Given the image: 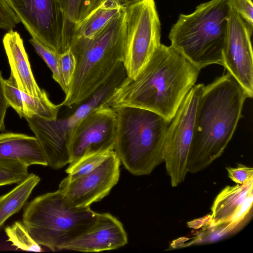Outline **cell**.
Here are the masks:
<instances>
[{
	"instance_id": "cell-1",
	"label": "cell",
	"mask_w": 253,
	"mask_h": 253,
	"mask_svg": "<svg viewBox=\"0 0 253 253\" xmlns=\"http://www.w3.org/2000/svg\"><path fill=\"white\" fill-rule=\"evenodd\" d=\"M199 71L171 46L161 43L140 72L134 79L126 77L105 105L114 110L147 109L170 123Z\"/></svg>"
},
{
	"instance_id": "cell-2",
	"label": "cell",
	"mask_w": 253,
	"mask_h": 253,
	"mask_svg": "<svg viewBox=\"0 0 253 253\" xmlns=\"http://www.w3.org/2000/svg\"><path fill=\"white\" fill-rule=\"evenodd\" d=\"M248 95L229 72L204 86L194 119L188 172L203 170L220 157L232 138Z\"/></svg>"
},
{
	"instance_id": "cell-3",
	"label": "cell",
	"mask_w": 253,
	"mask_h": 253,
	"mask_svg": "<svg viewBox=\"0 0 253 253\" xmlns=\"http://www.w3.org/2000/svg\"><path fill=\"white\" fill-rule=\"evenodd\" d=\"M125 40L124 8L91 37L73 38L69 49L76 69L60 107L82 103L106 82L123 63Z\"/></svg>"
},
{
	"instance_id": "cell-4",
	"label": "cell",
	"mask_w": 253,
	"mask_h": 253,
	"mask_svg": "<svg viewBox=\"0 0 253 253\" xmlns=\"http://www.w3.org/2000/svg\"><path fill=\"white\" fill-rule=\"evenodd\" d=\"M230 9L227 0H211L191 14H180L169 34L170 46L199 70L223 66Z\"/></svg>"
},
{
	"instance_id": "cell-5",
	"label": "cell",
	"mask_w": 253,
	"mask_h": 253,
	"mask_svg": "<svg viewBox=\"0 0 253 253\" xmlns=\"http://www.w3.org/2000/svg\"><path fill=\"white\" fill-rule=\"evenodd\" d=\"M115 110L117 130L114 151L133 175L150 174L164 162L169 123L159 114L141 108L122 106Z\"/></svg>"
},
{
	"instance_id": "cell-6",
	"label": "cell",
	"mask_w": 253,
	"mask_h": 253,
	"mask_svg": "<svg viewBox=\"0 0 253 253\" xmlns=\"http://www.w3.org/2000/svg\"><path fill=\"white\" fill-rule=\"evenodd\" d=\"M97 215L90 207L67 206L58 190L26 203L22 222L38 244L56 251L88 229Z\"/></svg>"
},
{
	"instance_id": "cell-7",
	"label": "cell",
	"mask_w": 253,
	"mask_h": 253,
	"mask_svg": "<svg viewBox=\"0 0 253 253\" xmlns=\"http://www.w3.org/2000/svg\"><path fill=\"white\" fill-rule=\"evenodd\" d=\"M123 65L134 79L161 44V23L154 0H141L126 8Z\"/></svg>"
},
{
	"instance_id": "cell-8",
	"label": "cell",
	"mask_w": 253,
	"mask_h": 253,
	"mask_svg": "<svg viewBox=\"0 0 253 253\" xmlns=\"http://www.w3.org/2000/svg\"><path fill=\"white\" fill-rule=\"evenodd\" d=\"M204 84L194 85L169 123L165 143L164 162L172 187L183 182L188 173V156L194 129L197 104Z\"/></svg>"
},
{
	"instance_id": "cell-9",
	"label": "cell",
	"mask_w": 253,
	"mask_h": 253,
	"mask_svg": "<svg viewBox=\"0 0 253 253\" xmlns=\"http://www.w3.org/2000/svg\"><path fill=\"white\" fill-rule=\"evenodd\" d=\"M32 37L51 50H69L59 0H5Z\"/></svg>"
},
{
	"instance_id": "cell-10",
	"label": "cell",
	"mask_w": 253,
	"mask_h": 253,
	"mask_svg": "<svg viewBox=\"0 0 253 253\" xmlns=\"http://www.w3.org/2000/svg\"><path fill=\"white\" fill-rule=\"evenodd\" d=\"M116 130L117 114L113 108L104 105L89 113L70 133L69 164L91 154L114 150Z\"/></svg>"
},
{
	"instance_id": "cell-11",
	"label": "cell",
	"mask_w": 253,
	"mask_h": 253,
	"mask_svg": "<svg viewBox=\"0 0 253 253\" xmlns=\"http://www.w3.org/2000/svg\"><path fill=\"white\" fill-rule=\"evenodd\" d=\"M121 161L114 150L93 171L72 177L68 175L59 185L64 203L72 208L88 207L108 195L118 183Z\"/></svg>"
},
{
	"instance_id": "cell-12",
	"label": "cell",
	"mask_w": 253,
	"mask_h": 253,
	"mask_svg": "<svg viewBox=\"0 0 253 253\" xmlns=\"http://www.w3.org/2000/svg\"><path fill=\"white\" fill-rule=\"evenodd\" d=\"M252 33L239 14L230 8L223 66L244 88L248 98L253 96Z\"/></svg>"
},
{
	"instance_id": "cell-13",
	"label": "cell",
	"mask_w": 253,
	"mask_h": 253,
	"mask_svg": "<svg viewBox=\"0 0 253 253\" xmlns=\"http://www.w3.org/2000/svg\"><path fill=\"white\" fill-rule=\"evenodd\" d=\"M253 203V177L242 184L226 186L212 205L210 226L223 235L237 232L251 218Z\"/></svg>"
},
{
	"instance_id": "cell-14",
	"label": "cell",
	"mask_w": 253,
	"mask_h": 253,
	"mask_svg": "<svg viewBox=\"0 0 253 253\" xmlns=\"http://www.w3.org/2000/svg\"><path fill=\"white\" fill-rule=\"evenodd\" d=\"M127 243V235L121 222L109 213H97L92 226L62 250L98 252L117 249Z\"/></svg>"
},
{
	"instance_id": "cell-15",
	"label": "cell",
	"mask_w": 253,
	"mask_h": 253,
	"mask_svg": "<svg viewBox=\"0 0 253 253\" xmlns=\"http://www.w3.org/2000/svg\"><path fill=\"white\" fill-rule=\"evenodd\" d=\"M126 77V72L122 63L106 82L90 97L81 103L69 117L46 120L44 125L52 138L62 145H66L73 127L89 113L104 105Z\"/></svg>"
},
{
	"instance_id": "cell-16",
	"label": "cell",
	"mask_w": 253,
	"mask_h": 253,
	"mask_svg": "<svg viewBox=\"0 0 253 253\" xmlns=\"http://www.w3.org/2000/svg\"><path fill=\"white\" fill-rule=\"evenodd\" d=\"M3 47L12 74L19 89L38 97L48 96L41 89L33 76L23 41L19 34L13 30L8 31L2 39Z\"/></svg>"
},
{
	"instance_id": "cell-17",
	"label": "cell",
	"mask_w": 253,
	"mask_h": 253,
	"mask_svg": "<svg viewBox=\"0 0 253 253\" xmlns=\"http://www.w3.org/2000/svg\"><path fill=\"white\" fill-rule=\"evenodd\" d=\"M16 161L27 166H47L44 152L36 136L8 132L0 134V161Z\"/></svg>"
},
{
	"instance_id": "cell-18",
	"label": "cell",
	"mask_w": 253,
	"mask_h": 253,
	"mask_svg": "<svg viewBox=\"0 0 253 253\" xmlns=\"http://www.w3.org/2000/svg\"><path fill=\"white\" fill-rule=\"evenodd\" d=\"M5 94L9 106L20 117L37 116L50 120L57 118L59 105L53 104L48 96L38 97L20 91L12 74L4 80Z\"/></svg>"
},
{
	"instance_id": "cell-19",
	"label": "cell",
	"mask_w": 253,
	"mask_h": 253,
	"mask_svg": "<svg viewBox=\"0 0 253 253\" xmlns=\"http://www.w3.org/2000/svg\"><path fill=\"white\" fill-rule=\"evenodd\" d=\"M40 181L39 176L30 173L24 180L10 191L0 196V228L8 218L25 206Z\"/></svg>"
},
{
	"instance_id": "cell-20",
	"label": "cell",
	"mask_w": 253,
	"mask_h": 253,
	"mask_svg": "<svg viewBox=\"0 0 253 253\" xmlns=\"http://www.w3.org/2000/svg\"><path fill=\"white\" fill-rule=\"evenodd\" d=\"M122 9L115 0H104L76 26L73 38L91 37L115 17Z\"/></svg>"
},
{
	"instance_id": "cell-21",
	"label": "cell",
	"mask_w": 253,
	"mask_h": 253,
	"mask_svg": "<svg viewBox=\"0 0 253 253\" xmlns=\"http://www.w3.org/2000/svg\"><path fill=\"white\" fill-rule=\"evenodd\" d=\"M5 232L8 237V241L11 245L25 251L42 252L40 245L38 244L31 236L23 222H15L11 226L5 228Z\"/></svg>"
},
{
	"instance_id": "cell-22",
	"label": "cell",
	"mask_w": 253,
	"mask_h": 253,
	"mask_svg": "<svg viewBox=\"0 0 253 253\" xmlns=\"http://www.w3.org/2000/svg\"><path fill=\"white\" fill-rule=\"evenodd\" d=\"M28 166L16 161H0V186L19 184L29 175Z\"/></svg>"
},
{
	"instance_id": "cell-23",
	"label": "cell",
	"mask_w": 253,
	"mask_h": 253,
	"mask_svg": "<svg viewBox=\"0 0 253 253\" xmlns=\"http://www.w3.org/2000/svg\"><path fill=\"white\" fill-rule=\"evenodd\" d=\"M111 151L91 154L80 159L74 163L69 164L66 172L72 177L80 176L89 173L100 166L106 159Z\"/></svg>"
},
{
	"instance_id": "cell-24",
	"label": "cell",
	"mask_w": 253,
	"mask_h": 253,
	"mask_svg": "<svg viewBox=\"0 0 253 253\" xmlns=\"http://www.w3.org/2000/svg\"><path fill=\"white\" fill-rule=\"evenodd\" d=\"M65 19V34L70 48L74 32L79 20L82 0H59Z\"/></svg>"
},
{
	"instance_id": "cell-25",
	"label": "cell",
	"mask_w": 253,
	"mask_h": 253,
	"mask_svg": "<svg viewBox=\"0 0 253 253\" xmlns=\"http://www.w3.org/2000/svg\"><path fill=\"white\" fill-rule=\"evenodd\" d=\"M29 42L51 70L53 79L58 84L65 93V87L60 72L59 54L47 47L33 37L29 40Z\"/></svg>"
},
{
	"instance_id": "cell-26",
	"label": "cell",
	"mask_w": 253,
	"mask_h": 253,
	"mask_svg": "<svg viewBox=\"0 0 253 253\" xmlns=\"http://www.w3.org/2000/svg\"><path fill=\"white\" fill-rule=\"evenodd\" d=\"M59 65L60 74L65 87L66 94L72 82L76 66L75 58L70 49L59 54Z\"/></svg>"
},
{
	"instance_id": "cell-27",
	"label": "cell",
	"mask_w": 253,
	"mask_h": 253,
	"mask_svg": "<svg viewBox=\"0 0 253 253\" xmlns=\"http://www.w3.org/2000/svg\"><path fill=\"white\" fill-rule=\"evenodd\" d=\"M230 7L237 13L249 28L253 30V6L252 0H227Z\"/></svg>"
},
{
	"instance_id": "cell-28",
	"label": "cell",
	"mask_w": 253,
	"mask_h": 253,
	"mask_svg": "<svg viewBox=\"0 0 253 253\" xmlns=\"http://www.w3.org/2000/svg\"><path fill=\"white\" fill-rule=\"evenodd\" d=\"M20 22L5 0H0V29L13 30Z\"/></svg>"
},
{
	"instance_id": "cell-29",
	"label": "cell",
	"mask_w": 253,
	"mask_h": 253,
	"mask_svg": "<svg viewBox=\"0 0 253 253\" xmlns=\"http://www.w3.org/2000/svg\"><path fill=\"white\" fill-rule=\"evenodd\" d=\"M228 176L236 184H242L253 177V169L238 164L236 168L226 167Z\"/></svg>"
},
{
	"instance_id": "cell-30",
	"label": "cell",
	"mask_w": 253,
	"mask_h": 253,
	"mask_svg": "<svg viewBox=\"0 0 253 253\" xmlns=\"http://www.w3.org/2000/svg\"><path fill=\"white\" fill-rule=\"evenodd\" d=\"M4 80L0 71V131L5 130L4 118L7 109L9 107L6 99L4 86Z\"/></svg>"
},
{
	"instance_id": "cell-31",
	"label": "cell",
	"mask_w": 253,
	"mask_h": 253,
	"mask_svg": "<svg viewBox=\"0 0 253 253\" xmlns=\"http://www.w3.org/2000/svg\"><path fill=\"white\" fill-rule=\"evenodd\" d=\"M104 0H82L80 14L78 24L96 9Z\"/></svg>"
},
{
	"instance_id": "cell-32",
	"label": "cell",
	"mask_w": 253,
	"mask_h": 253,
	"mask_svg": "<svg viewBox=\"0 0 253 253\" xmlns=\"http://www.w3.org/2000/svg\"><path fill=\"white\" fill-rule=\"evenodd\" d=\"M118 4L122 8L130 6L141 0H115Z\"/></svg>"
}]
</instances>
